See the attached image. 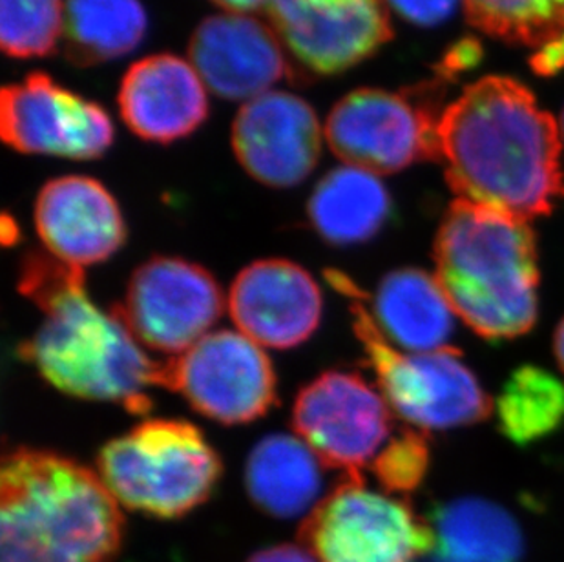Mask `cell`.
Here are the masks:
<instances>
[{
    "label": "cell",
    "mask_w": 564,
    "mask_h": 562,
    "mask_svg": "<svg viewBox=\"0 0 564 562\" xmlns=\"http://www.w3.org/2000/svg\"><path fill=\"white\" fill-rule=\"evenodd\" d=\"M227 309L218 281L203 267L158 256L139 267L113 311L139 344L177 356L208 335Z\"/></svg>",
    "instance_id": "cell-10"
},
{
    "label": "cell",
    "mask_w": 564,
    "mask_h": 562,
    "mask_svg": "<svg viewBox=\"0 0 564 562\" xmlns=\"http://www.w3.org/2000/svg\"><path fill=\"white\" fill-rule=\"evenodd\" d=\"M236 327L269 349H291L304 344L322 320L318 283L289 260H260L236 277L227 298Z\"/></svg>",
    "instance_id": "cell-16"
},
{
    "label": "cell",
    "mask_w": 564,
    "mask_h": 562,
    "mask_svg": "<svg viewBox=\"0 0 564 562\" xmlns=\"http://www.w3.org/2000/svg\"><path fill=\"white\" fill-rule=\"evenodd\" d=\"M147 26L139 0H66L64 54L79 66L107 63L138 48Z\"/></svg>",
    "instance_id": "cell-23"
},
{
    "label": "cell",
    "mask_w": 564,
    "mask_h": 562,
    "mask_svg": "<svg viewBox=\"0 0 564 562\" xmlns=\"http://www.w3.org/2000/svg\"><path fill=\"white\" fill-rule=\"evenodd\" d=\"M325 132L310 102L271 90L247 101L232 125V149L256 181L296 186L318 165Z\"/></svg>",
    "instance_id": "cell-14"
},
{
    "label": "cell",
    "mask_w": 564,
    "mask_h": 562,
    "mask_svg": "<svg viewBox=\"0 0 564 562\" xmlns=\"http://www.w3.org/2000/svg\"><path fill=\"white\" fill-rule=\"evenodd\" d=\"M482 58V46L477 39H463L447 50L437 68V77L449 80L455 75L468 72Z\"/></svg>",
    "instance_id": "cell-30"
},
{
    "label": "cell",
    "mask_w": 564,
    "mask_h": 562,
    "mask_svg": "<svg viewBox=\"0 0 564 562\" xmlns=\"http://www.w3.org/2000/svg\"><path fill=\"white\" fill-rule=\"evenodd\" d=\"M471 26L502 43L538 48L564 15V0H464Z\"/></svg>",
    "instance_id": "cell-25"
},
{
    "label": "cell",
    "mask_w": 564,
    "mask_h": 562,
    "mask_svg": "<svg viewBox=\"0 0 564 562\" xmlns=\"http://www.w3.org/2000/svg\"><path fill=\"white\" fill-rule=\"evenodd\" d=\"M371 466L388 494H408L419 488L430 466V447L422 431H402L386 444Z\"/></svg>",
    "instance_id": "cell-27"
},
{
    "label": "cell",
    "mask_w": 564,
    "mask_h": 562,
    "mask_svg": "<svg viewBox=\"0 0 564 562\" xmlns=\"http://www.w3.org/2000/svg\"><path fill=\"white\" fill-rule=\"evenodd\" d=\"M123 515L99 473L21 447L0 472V562H112Z\"/></svg>",
    "instance_id": "cell-3"
},
{
    "label": "cell",
    "mask_w": 564,
    "mask_h": 562,
    "mask_svg": "<svg viewBox=\"0 0 564 562\" xmlns=\"http://www.w3.org/2000/svg\"><path fill=\"white\" fill-rule=\"evenodd\" d=\"M97 473L119 506L174 519L210 497L221 461L196 425L155 419L108 442Z\"/></svg>",
    "instance_id": "cell-6"
},
{
    "label": "cell",
    "mask_w": 564,
    "mask_h": 562,
    "mask_svg": "<svg viewBox=\"0 0 564 562\" xmlns=\"http://www.w3.org/2000/svg\"><path fill=\"white\" fill-rule=\"evenodd\" d=\"M271 26L300 68L335 75L391 41L386 0H272Z\"/></svg>",
    "instance_id": "cell-13"
},
{
    "label": "cell",
    "mask_w": 564,
    "mask_h": 562,
    "mask_svg": "<svg viewBox=\"0 0 564 562\" xmlns=\"http://www.w3.org/2000/svg\"><path fill=\"white\" fill-rule=\"evenodd\" d=\"M499 428L516 444H532L554 433L564 420V386L539 367H521L497 400Z\"/></svg>",
    "instance_id": "cell-24"
},
{
    "label": "cell",
    "mask_w": 564,
    "mask_h": 562,
    "mask_svg": "<svg viewBox=\"0 0 564 562\" xmlns=\"http://www.w3.org/2000/svg\"><path fill=\"white\" fill-rule=\"evenodd\" d=\"M435 547L427 562H517L522 536L501 506L463 499L441 506L433 517Z\"/></svg>",
    "instance_id": "cell-22"
},
{
    "label": "cell",
    "mask_w": 564,
    "mask_h": 562,
    "mask_svg": "<svg viewBox=\"0 0 564 562\" xmlns=\"http://www.w3.org/2000/svg\"><path fill=\"white\" fill-rule=\"evenodd\" d=\"M325 277L347 298L355 333L377 375L380 393L399 419L419 431H442L477 424L490 417L491 398L460 360L457 349L400 350L378 329L362 292L346 274L327 271Z\"/></svg>",
    "instance_id": "cell-5"
},
{
    "label": "cell",
    "mask_w": 564,
    "mask_h": 562,
    "mask_svg": "<svg viewBox=\"0 0 564 562\" xmlns=\"http://www.w3.org/2000/svg\"><path fill=\"white\" fill-rule=\"evenodd\" d=\"M249 562H318L307 548L282 544V547L267 548L256 553Z\"/></svg>",
    "instance_id": "cell-31"
},
{
    "label": "cell",
    "mask_w": 564,
    "mask_h": 562,
    "mask_svg": "<svg viewBox=\"0 0 564 562\" xmlns=\"http://www.w3.org/2000/svg\"><path fill=\"white\" fill-rule=\"evenodd\" d=\"M375 322L389 344L405 353L447 349L455 331V311L437 278L421 269L389 272L378 285Z\"/></svg>",
    "instance_id": "cell-19"
},
{
    "label": "cell",
    "mask_w": 564,
    "mask_h": 562,
    "mask_svg": "<svg viewBox=\"0 0 564 562\" xmlns=\"http://www.w3.org/2000/svg\"><path fill=\"white\" fill-rule=\"evenodd\" d=\"M35 227L46 252L77 269L107 261L127 239L112 194L86 175H64L41 188Z\"/></svg>",
    "instance_id": "cell-17"
},
{
    "label": "cell",
    "mask_w": 564,
    "mask_h": 562,
    "mask_svg": "<svg viewBox=\"0 0 564 562\" xmlns=\"http://www.w3.org/2000/svg\"><path fill=\"white\" fill-rule=\"evenodd\" d=\"M214 4L221 6L229 13H252V11L269 8L272 0H213Z\"/></svg>",
    "instance_id": "cell-32"
},
{
    "label": "cell",
    "mask_w": 564,
    "mask_h": 562,
    "mask_svg": "<svg viewBox=\"0 0 564 562\" xmlns=\"http://www.w3.org/2000/svg\"><path fill=\"white\" fill-rule=\"evenodd\" d=\"M61 0H0V46L11 57H44L63 35Z\"/></svg>",
    "instance_id": "cell-26"
},
{
    "label": "cell",
    "mask_w": 564,
    "mask_h": 562,
    "mask_svg": "<svg viewBox=\"0 0 564 562\" xmlns=\"http://www.w3.org/2000/svg\"><path fill=\"white\" fill-rule=\"evenodd\" d=\"M322 461L299 435H269L247 461V491L252 502L278 519L310 515L318 506Z\"/></svg>",
    "instance_id": "cell-20"
},
{
    "label": "cell",
    "mask_w": 564,
    "mask_h": 562,
    "mask_svg": "<svg viewBox=\"0 0 564 562\" xmlns=\"http://www.w3.org/2000/svg\"><path fill=\"white\" fill-rule=\"evenodd\" d=\"M464 0H386L404 21L416 26H437L455 13Z\"/></svg>",
    "instance_id": "cell-28"
},
{
    "label": "cell",
    "mask_w": 564,
    "mask_h": 562,
    "mask_svg": "<svg viewBox=\"0 0 564 562\" xmlns=\"http://www.w3.org/2000/svg\"><path fill=\"white\" fill-rule=\"evenodd\" d=\"M444 79L405 91L362 88L336 102L325 139L346 165L394 174L419 161H438V121Z\"/></svg>",
    "instance_id": "cell-7"
},
{
    "label": "cell",
    "mask_w": 564,
    "mask_h": 562,
    "mask_svg": "<svg viewBox=\"0 0 564 562\" xmlns=\"http://www.w3.org/2000/svg\"><path fill=\"white\" fill-rule=\"evenodd\" d=\"M119 108L135 136L154 143H171L187 138L207 119V88L185 58L150 55L124 74Z\"/></svg>",
    "instance_id": "cell-18"
},
{
    "label": "cell",
    "mask_w": 564,
    "mask_h": 562,
    "mask_svg": "<svg viewBox=\"0 0 564 562\" xmlns=\"http://www.w3.org/2000/svg\"><path fill=\"white\" fill-rule=\"evenodd\" d=\"M158 388L182 395L221 424L260 419L276 400V377L261 345L240 331L208 333L191 349L161 361Z\"/></svg>",
    "instance_id": "cell-9"
},
{
    "label": "cell",
    "mask_w": 564,
    "mask_h": 562,
    "mask_svg": "<svg viewBox=\"0 0 564 562\" xmlns=\"http://www.w3.org/2000/svg\"><path fill=\"white\" fill-rule=\"evenodd\" d=\"M188 57L208 90L230 101H251L291 74L274 28L246 13L205 19L192 35Z\"/></svg>",
    "instance_id": "cell-15"
},
{
    "label": "cell",
    "mask_w": 564,
    "mask_h": 562,
    "mask_svg": "<svg viewBox=\"0 0 564 562\" xmlns=\"http://www.w3.org/2000/svg\"><path fill=\"white\" fill-rule=\"evenodd\" d=\"M438 161L458 199L532 219L564 197L560 122L527 85L488 75L444 108Z\"/></svg>",
    "instance_id": "cell-1"
},
{
    "label": "cell",
    "mask_w": 564,
    "mask_h": 562,
    "mask_svg": "<svg viewBox=\"0 0 564 562\" xmlns=\"http://www.w3.org/2000/svg\"><path fill=\"white\" fill-rule=\"evenodd\" d=\"M530 66L541 77H554L564 69V15L557 22L554 32L539 44L532 57Z\"/></svg>",
    "instance_id": "cell-29"
},
{
    "label": "cell",
    "mask_w": 564,
    "mask_h": 562,
    "mask_svg": "<svg viewBox=\"0 0 564 562\" xmlns=\"http://www.w3.org/2000/svg\"><path fill=\"white\" fill-rule=\"evenodd\" d=\"M300 539L318 562H419L435 547L433 526L404 499L377 491L362 475L325 495Z\"/></svg>",
    "instance_id": "cell-8"
},
{
    "label": "cell",
    "mask_w": 564,
    "mask_h": 562,
    "mask_svg": "<svg viewBox=\"0 0 564 562\" xmlns=\"http://www.w3.org/2000/svg\"><path fill=\"white\" fill-rule=\"evenodd\" d=\"M0 136L22 154L96 160L110 149L113 127L99 105L39 72L0 94Z\"/></svg>",
    "instance_id": "cell-12"
},
{
    "label": "cell",
    "mask_w": 564,
    "mask_h": 562,
    "mask_svg": "<svg viewBox=\"0 0 564 562\" xmlns=\"http://www.w3.org/2000/svg\"><path fill=\"white\" fill-rule=\"evenodd\" d=\"M19 287L44 314L21 353L46 382L69 397L149 411L147 391L158 388L161 361L147 356L113 309L91 302L83 269L33 252L22 263Z\"/></svg>",
    "instance_id": "cell-2"
},
{
    "label": "cell",
    "mask_w": 564,
    "mask_h": 562,
    "mask_svg": "<svg viewBox=\"0 0 564 562\" xmlns=\"http://www.w3.org/2000/svg\"><path fill=\"white\" fill-rule=\"evenodd\" d=\"M554 350L557 364H560L561 371H563L564 375V320L561 322L557 331H555Z\"/></svg>",
    "instance_id": "cell-33"
},
{
    "label": "cell",
    "mask_w": 564,
    "mask_h": 562,
    "mask_svg": "<svg viewBox=\"0 0 564 562\" xmlns=\"http://www.w3.org/2000/svg\"><path fill=\"white\" fill-rule=\"evenodd\" d=\"M391 197L378 174L344 165L324 175L311 194L314 230L333 245L368 241L388 221Z\"/></svg>",
    "instance_id": "cell-21"
},
{
    "label": "cell",
    "mask_w": 564,
    "mask_h": 562,
    "mask_svg": "<svg viewBox=\"0 0 564 562\" xmlns=\"http://www.w3.org/2000/svg\"><path fill=\"white\" fill-rule=\"evenodd\" d=\"M433 258L447 302L477 335L499 342L535 325L538 239L527 219L457 197L442 218Z\"/></svg>",
    "instance_id": "cell-4"
},
{
    "label": "cell",
    "mask_w": 564,
    "mask_h": 562,
    "mask_svg": "<svg viewBox=\"0 0 564 562\" xmlns=\"http://www.w3.org/2000/svg\"><path fill=\"white\" fill-rule=\"evenodd\" d=\"M560 133H561V144H563V154H564V110H563V114H561Z\"/></svg>",
    "instance_id": "cell-34"
},
{
    "label": "cell",
    "mask_w": 564,
    "mask_h": 562,
    "mask_svg": "<svg viewBox=\"0 0 564 562\" xmlns=\"http://www.w3.org/2000/svg\"><path fill=\"white\" fill-rule=\"evenodd\" d=\"M293 424L324 466L360 475L386 447L391 408L358 375L329 371L300 391Z\"/></svg>",
    "instance_id": "cell-11"
}]
</instances>
